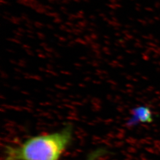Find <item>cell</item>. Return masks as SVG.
Masks as SVG:
<instances>
[{
	"label": "cell",
	"mask_w": 160,
	"mask_h": 160,
	"mask_svg": "<svg viewBox=\"0 0 160 160\" xmlns=\"http://www.w3.org/2000/svg\"><path fill=\"white\" fill-rule=\"evenodd\" d=\"M73 128L30 137L15 145L7 146L3 160H59L72 141Z\"/></svg>",
	"instance_id": "obj_1"
},
{
	"label": "cell",
	"mask_w": 160,
	"mask_h": 160,
	"mask_svg": "<svg viewBox=\"0 0 160 160\" xmlns=\"http://www.w3.org/2000/svg\"><path fill=\"white\" fill-rule=\"evenodd\" d=\"M104 152H105L104 149H98L97 150H96L95 151H93L92 153L89 155L87 160H96L100 156L104 154Z\"/></svg>",
	"instance_id": "obj_2"
}]
</instances>
